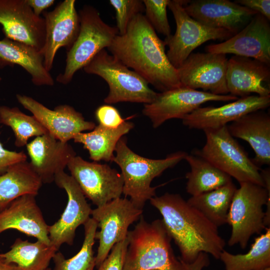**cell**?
<instances>
[{
    "mask_svg": "<svg viewBox=\"0 0 270 270\" xmlns=\"http://www.w3.org/2000/svg\"><path fill=\"white\" fill-rule=\"evenodd\" d=\"M166 44L142 14L135 16L126 32L118 34L108 48L124 64L160 92L182 86L177 69L168 60Z\"/></svg>",
    "mask_w": 270,
    "mask_h": 270,
    "instance_id": "1",
    "label": "cell"
},
{
    "mask_svg": "<svg viewBox=\"0 0 270 270\" xmlns=\"http://www.w3.org/2000/svg\"><path fill=\"white\" fill-rule=\"evenodd\" d=\"M150 202L161 214L167 232L180 251V260L192 263L200 252L219 259L226 242L218 228L180 195L166 192Z\"/></svg>",
    "mask_w": 270,
    "mask_h": 270,
    "instance_id": "2",
    "label": "cell"
},
{
    "mask_svg": "<svg viewBox=\"0 0 270 270\" xmlns=\"http://www.w3.org/2000/svg\"><path fill=\"white\" fill-rule=\"evenodd\" d=\"M127 237L123 270H184L174 254L162 220L148 222L142 216Z\"/></svg>",
    "mask_w": 270,
    "mask_h": 270,
    "instance_id": "3",
    "label": "cell"
},
{
    "mask_svg": "<svg viewBox=\"0 0 270 270\" xmlns=\"http://www.w3.org/2000/svg\"><path fill=\"white\" fill-rule=\"evenodd\" d=\"M113 162L120 168L124 180L122 194L138 208L142 210L146 202L156 196L158 186H152L151 182L166 169L176 165L184 158L186 153L178 151L162 159H150L134 152L128 146L126 138L122 137L118 142Z\"/></svg>",
    "mask_w": 270,
    "mask_h": 270,
    "instance_id": "4",
    "label": "cell"
},
{
    "mask_svg": "<svg viewBox=\"0 0 270 270\" xmlns=\"http://www.w3.org/2000/svg\"><path fill=\"white\" fill-rule=\"evenodd\" d=\"M227 224L232 227L228 244L245 248L250 237L270 228V190L248 182L240 183L228 211Z\"/></svg>",
    "mask_w": 270,
    "mask_h": 270,
    "instance_id": "5",
    "label": "cell"
},
{
    "mask_svg": "<svg viewBox=\"0 0 270 270\" xmlns=\"http://www.w3.org/2000/svg\"><path fill=\"white\" fill-rule=\"evenodd\" d=\"M80 27L78 36L67 50L64 72L56 80L66 84L76 72L83 68L100 51L108 48L118 34L116 26H110L101 18L98 11L86 5L78 12Z\"/></svg>",
    "mask_w": 270,
    "mask_h": 270,
    "instance_id": "6",
    "label": "cell"
},
{
    "mask_svg": "<svg viewBox=\"0 0 270 270\" xmlns=\"http://www.w3.org/2000/svg\"><path fill=\"white\" fill-rule=\"evenodd\" d=\"M83 68L86 73L98 76L108 84L109 92L104 99L106 104L130 102L146 104L151 103L158 94L143 78L106 49Z\"/></svg>",
    "mask_w": 270,
    "mask_h": 270,
    "instance_id": "7",
    "label": "cell"
},
{
    "mask_svg": "<svg viewBox=\"0 0 270 270\" xmlns=\"http://www.w3.org/2000/svg\"><path fill=\"white\" fill-rule=\"evenodd\" d=\"M204 132L206 143L192 154L208 160L239 183L248 182L265 187L260 168L230 134L227 125Z\"/></svg>",
    "mask_w": 270,
    "mask_h": 270,
    "instance_id": "8",
    "label": "cell"
},
{
    "mask_svg": "<svg viewBox=\"0 0 270 270\" xmlns=\"http://www.w3.org/2000/svg\"><path fill=\"white\" fill-rule=\"evenodd\" d=\"M186 2L184 0H170L168 6L174 16L176 30L173 35L166 38L164 42L168 47V58L176 69L195 48L206 42L226 40L234 35L224 29L210 27L192 18L184 9Z\"/></svg>",
    "mask_w": 270,
    "mask_h": 270,
    "instance_id": "9",
    "label": "cell"
},
{
    "mask_svg": "<svg viewBox=\"0 0 270 270\" xmlns=\"http://www.w3.org/2000/svg\"><path fill=\"white\" fill-rule=\"evenodd\" d=\"M142 210L130 200L118 198L94 209L91 216L100 231L95 240H98L96 267L98 268L109 254L112 247L126 238L129 226L142 216Z\"/></svg>",
    "mask_w": 270,
    "mask_h": 270,
    "instance_id": "10",
    "label": "cell"
},
{
    "mask_svg": "<svg viewBox=\"0 0 270 270\" xmlns=\"http://www.w3.org/2000/svg\"><path fill=\"white\" fill-rule=\"evenodd\" d=\"M86 198L96 207L120 198L124 180L121 173L108 164L72 157L67 166Z\"/></svg>",
    "mask_w": 270,
    "mask_h": 270,
    "instance_id": "11",
    "label": "cell"
},
{
    "mask_svg": "<svg viewBox=\"0 0 270 270\" xmlns=\"http://www.w3.org/2000/svg\"><path fill=\"white\" fill-rule=\"evenodd\" d=\"M238 98L230 94L216 95L184 86L158 93L150 104H144L142 112L157 128L166 120L182 118L210 101L228 102Z\"/></svg>",
    "mask_w": 270,
    "mask_h": 270,
    "instance_id": "12",
    "label": "cell"
},
{
    "mask_svg": "<svg viewBox=\"0 0 270 270\" xmlns=\"http://www.w3.org/2000/svg\"><path fill=\"white\" fill-rule=\"evenodd\" d=\"M228 59L224 54L192 53L177 68L182 86L216 95L228 94L226 74Z\"/></svg>",
    "mask_w": 270,
    "mask_h": 270,
    "instance_id": "13",
    "label": "cell"
},
{
    "mask_svg": "<svg viewBox=\"0 0 270 270\" xmlns=\"http://www.w3.org/2000/svg\"><path fill=\"white\" fill-rule=\"evenodd\" d=\"M54 182L67 194L68 202L59 220L48 226L50 244L58 250L64 244H73L76 228L90 218L92 209L78 185L64 171L57 174Z\"/></svg>",
    "mask_w": 270,
    "mask_h": 270,
    "instance_id": "14",
    "label": "cell"
},
{
    "mask_svg": "<svg viewBox=\"0 0 270 270\" xmlns=\"http://www.w3.org/2000/svg\"><path fill=\"white\" fill-rule=\"evenodd\" d=\"M43 15L46 35L41 52L44 66L50 72L58 50L60 48L68 50L76 40L80 30V18L75 0H64Z\"/></svg>",
    "mask_w": 270,
    "mask_h": 270,
    "instance_id": "15",
    "label": "cell"
},
{
    "mask_svg": "<svg viewBox=\"0 0 270 270\" xmlns=\"http://www.w3.org/2000/svg\"><path fill=\"white\" fill-rule=\"evenodd\" d=\"M0 24L5 38L42 52L45 40L44 20L34 14L26 0H0Z\"/></svg>",
    "mask_w": 270,
    "mask_h": 270,
    "instance_id": "16",
    "label": "cell"
},
{
    "mask_svg": "<svg viewBox=\"0 0 270 270\" xmlns=\"http://www.w3.org/2000/svg\"><path fill=\"white\" fill-rule=\"evenodd\" d=\"M207 52L250 58L270 66V20L256 14L240 31L224 42L207 46Z\"/></svg>",
    "mask_w": 270,
    "mask_h": 270,
    "instance_id": "17",
    "label": "cell"
},
{
    "mask_svg": "<svg viewBox=\"0 0 270 270\" xmlns=\"http://www.w3.org/2000/svg\"><path fill=\"white\" fill-rule=\"evenodd\" d=\"M16 96L18 102L32 114L48 132L61 142H68L78 134L92 130L96 126L69 105H60L50 110L32 97L20 94Z\"/></svg>",
    "mask_w": 270,
    "mask_h": 270,
    "instance_id": "18",
    "label": "cell"
},
{
    "mask_svg": "<svg viewBox=\"0 0 270 270\" xmlns=\"http://www.w3.org/2000/svg\"><path fill=\"white\" fill-rule=\"evenodd\" d=\"M183 6L187 14L198 22L211 28L224 29L234 34L258 14L228 0H186Z\"/></svg>",
    "mask_w": 270,
    "mask_h": 270,
    "instance_id": "19",
    "label": "cell"
},
{
    "mask_svg": "<svg viewBox=\"0 0 270 270\" xmlns=\"http://www.w3.org/2000/svg\"><path fill=\"white\" fill-rule=\"evenodd\" d=\"M270 105V96L250 95L219 107H200L182 119L184 125L191 129H215L226 126L242 116L264 110Z\"/></svg>",
    "mask_w": 270,
    "mask_h": 270,
    "instance_id": "20",
    "label": "cell"
},
{
    "mask_svg": "<svg viewBox=\"0 0 270 270\" xmlns=\"http://www.w3.org/2000/svg\"><path fill=\"white\" fill-rule=\"evenodd\" d=\"M270 66L250 58L232 56L228 60L226 74L229 94L240 98L252 93L270 96Z\"/></svg>",
    "mask_w": 270,
    "mask_h": 270,
    "instance_id": "21",
    "label": "cell"
},
{
    "mask_svg": "<svg viewBox=\"0 0 270 270\" xmlns=\"http://www.w3.org/2000/svg\"><path fill=\"white\" fill-rule=\"evenodd\" d=\"M30 162L43 184L54 182L56 175L64 171L70 159L76 156L72 146L48 132L36 136L26 144Z\"/></svg>",
    "mask_w": 270,
    "mask_h": 270,
    "instance_id": "22",
    "label": "cell"
},
{
    "mask_svg": "<svg viewBox=\"0 0 270 270\" xmlns=\"http://www.w3.org/2000/svg\"><path fill=\"white\" fill-rule=\"evenodd\" d=\"M36 196L27 194L20 196L0 212V234L14 229L50 244L48 226L37 204Z\"/></svg>",
    "mask_w": 270,
    "mask_h": 270,
    "instance_id": "23",
    "label": "cell"
},
{
    "mask_svg": "<svg viewBox=\"0 0 270 270\" xmlns=\"http://www.w3.org/2000/svg\"><path fill=\"white\" fill-rule=\"evenodd\" d=\"M227 127L230 134L247 142L255 153L252 159L259 166L270 164V116L258 110L248 113Z\"/></svg>",
    "mask_w": 270,
    "mask_h": 270,
    "instance_id": "24",
    "label": "cell"
},
{
    "mask_svg": "<svg viewBox=\"0 0 270 270\" xmlns=\"http://www.w3.org/2000/svg\"><path fill=\"white\" fill-rule=\"evenodd\" d=\"M18 65L31 76L37 86L54 84L50 72L44 66L42 52L24 43L6 38L0 40V68Z\"/></svg>",
    "mask_w": 270,
    "mask_h": 270,
    "instance_id": "25",
    "label": "cell"
},
{
    "mask_svg": "<svg viewBox=\"0 0 270 270\" xmlns=\"http://www.w3.org/2000/svg\"><path fill=\"white\" fill-rule=\"evenodd\" d=\"M42 183L27 161L14 164L0 175V212L24 194L36 196Z\"/></svg>",
    "mask_w": 270,
    "mask_h": 270,
    "instance_id": "26",
    "label": "cell"
},
{
    "mask_svg": "<svg viewBox=\"0 0 270 270\" xmlns=\"http://www.w3.org/2000/svg\"><path fill=\"white\" fill-rule=\"evenodd\" d=\"M134 124L125 121L119 127L110 128L100 124L90 132H80L73 138L76 143L83 145L94 162H113L114 152L119 140L133 128Z\"/></svg>",
    "mask_w": 270,
    "mask_h": 270,
    "instance_id": "27",
    "label": "cell"
},
{
    "mask_svg": "<svg viewBox=\"0 0 270 270\" xmlns=\"http://www.w3.org/2000/svg\"><path fill=\"white\" fill-rule=\"evenodd\" d=\"M58 250L53 245L37 240L32 242L17 238L10 249L0 256L16 265L20 270H46Z\"/></svg>",
    "mask_w": 270,
    "mask_h": 270,
    "instance_id": "28",
    "label": "cell"
},
{
    "mask_svg": "<svg viewBox=\"0 0 270 270\" xmlns=\"http://www.w3.org/2000/svg\"><path fill=\"white\" fill-rule=\"evenodd\" d=\"M184 160L190 170L186 174V192L196 196L211 191L232 182V178L198 155L186 154Z\"/></svg>",
    "mask_w": 270,
    "mask_h": 270,
    "instance_id": "29",
    "label": "cell"
},
{
    "mask_svg": "<svg viewBox=\"0 0 270 270\" xmlns=\"http://www.w3.org/2000/svg\"><path fill=\"white\" fill-rule=\"evenodd\" d=\"M236 187L232 182L196 196L186 201L216 226L227 224L230 206Z\"/></svg>",
    "mask_w": 270,
    "mask_h": 270,
    "instance_id": "30",
    "label": "cell"
},
{
    "mask_svg": "<svg viewBox=\"0 0 270 270\" xmlns=\"http://www.w3.org/2000/svg\"><path fill=\"white\" fill-rule=\"evenodd\" d=\"M219 259L226 270H260L270 266V228L255 238L247 253L234 254L224 250Z\"/></svg>",
    "mask_w": 270,
    "mask_h": 270,
    "instance_id": "31",
    "label": "cell"
},
{
    "mask_svg": "<svg viewBox=\"0 0 270 270\" xmlns=\"http://www.w3.org/2000/svg\"><path fill=\"white\" fill-rule=\"evenodd\" d=\"M84 238L78 252L70 258H66L58 250L52 258L53 270H94L96 266V256L93 246L98 228L96 222L92 218L84 224Z\"/></svg>",
    "mask_w": 270,
    "mask_h": 270,
    "instance_id": "32",
    "label": "cell"
},
{
    "mask_svg": "<svg viewBox=\"0 0 270 270\" xmlns=\"http://www.w3.org/2000/svg\"><path fill=\"white\" fill-rule=\"evenodd\" d=\"M0 123L11 128L15 136V145L22 147L28 139L48 133L34 116H28L16 108L0 106Z\"/></svg>",
    "mask_w": 270,
    "mask_h": 270,
    "instance_id": "33",
    "label": "cell"
},
{
    "mask_svg": "<svg viewBox=\"0 0 270 270\" xmlns=\"http://www.w3.org/2000/svg\"><path fill=\"white\" fill-rule=\"evenodd\" d=\"M144 16L154 30L164 36L171 35L166 8L170 0H143Z\"/></svg>",
    "mask_w": 270,
    "mask_h": 270,
    "instance_id": "34",
    "label": "cell"
},
{
    "mask_svg": "<svg viewBox=\"0 0 270 270\" xmlns=\"http://www.w3.org/2000/svg\"><path fill=\"white\" fill-rule=\"evenodd\" d=\"M110 4L116 14V28L118 34H124L133 18L144 12V6L141 0H110Z\"/></svg>",
    "mask_w": 270,
    "mask_h": 270,
    "instance_id": "35",
    "label": "cell"
},
{
    "mask_svg": "<svg viewBox=\"0 0 270 270\" xmlns=\"http://www.w3.org/2000/svg\"><path fill=\"white\" fill-rule=\"evenodd\" d=\"M128 241V237L124 240L116 244L111 252L97 270H123Z\"/></svg>",
    "mask_w": 270,
    "mask_h": 270,
    "instance_id": "36",
    "label": "cell"
},
{
    "mask_svg": "<svg viewBox=\"0 0 270 270\" xmlns=\"http://www.w3.org/2000/svg\"><path fill=\"white\" fill-rule=\"evenodd\" d=\"M95 116L99 124L110 128L119 127L126 120L122 117L116 108L108 104L98 106L95 112Z\"/></svg>",
    "mask_w": 270,
    "mask_h": 270,
    "instance_id": "37",
    "label": "cell"
},
{
    "mask_svg": "<svg viewBox=\"0 0 270 270\" xmlns=\"http://www.w3.org/2000/svg\"><path fill=\"white\" fill-rule=\"evenodd\" d=\"M27 156L23 152H16L5 149L0 142V175L10 166L26 161Z\"/></svg>",
    "mask_w": 270,
    "mask_h": 270,
    "instance_id": "38",
    "label": "cell"
},
{
    "mask_svg": "<svg viewBox=\"0 0 270 270\" xmlns=\"http://www.w3.org/2000/svg\"><path fill=\"white\" fill-rule=\"evenodd\" d=\"M234 2L262 14L268 20H270V0H236Z\"/></svg>",
    "mask_w": 270,
    "mask_h": 270,
    "instance_id": "39",
    "label": "cell"
},
{
    "mask_svg": "<svg viewBox=\"0 0 270 270\" xmlns=\"http://www.w3.org/2000/svg\"><path fill=\"white\" fill-rule=\"evenodd\" d=\"M184 270H202L210 264V260L207 254L200 252L196 260L192 263H186L179 259Z\"/></svg>",
    "mask_w": 270,
    "mask_h": 270,
    "instance_id": "40",
    "label": "cell"
},
{
    "mask_svg": "<svg viewBox=\"0 0 270 270\" xmlns=\"http://www.w3.org/2000/svg\"><path fill=\"white\" fill-rule=\"evenodd\" d=\"M28 4L32 8L34 14L37 16L44 10L51 6L54 2V0H26Z\"/></svg>",
    "mask_w": 270,
    "mask_h": 270,
    "instance_id": "41",
    "label": "cell"
},
{
    "mask_svg": "<svg viewBox=\"0 0 270 270\" xmlns=\"http://www.w3.org/2000/svg\"><path fill=\"white\" fill-rule=\"evenodd\" d=\"M0 270H20L15 264L7 262L0 256Z\"/></svg>",
    "mask_w": 270,
    "mask_h": 270,
    "instance_id": "42",
    "label": "cell"
},
{
    "mask_svg": "<svg viewBox=\"0 0 270 270\" xmlns=\"http://www.w3.org/2000/svg\"><path fill=\"white\" fill-rule=\"evenodd\" d=\"M260 270H270V266L264 268Z\"/></svg>",
    "mask_w": 270,
    "mask_h": 270,
    "instance_id": "43",
    "label": "cell"
},
{
    "mask_svg": "<svg viewBox=\"0 0 270 270\" xmlns=\"http://www.w3.org/2000/svg\"><path fill=\"white\" fill-rule=\"evenodd\" d=\"M46 270H52L48 268L46 269Z\"/></svg>",
    "mask_w": 270,
    "mask_h": 270,
    "instance_id": "44",
    "label": "cell"
},
{
    "mask_svg": "<svg viewBox=\"0 0 270 270\" xmlns=\"http://www.w3.org/2000/svg\"><path fill=\"white\" fill-rule=\"evenodd\" d=\"M2 80V78L0 77V81Z\"/></svg>",
    "mask_w": 270,
    "mask_h": 270,
    "instance_id": "45",
    "label": "cell"
}]
</instances>
